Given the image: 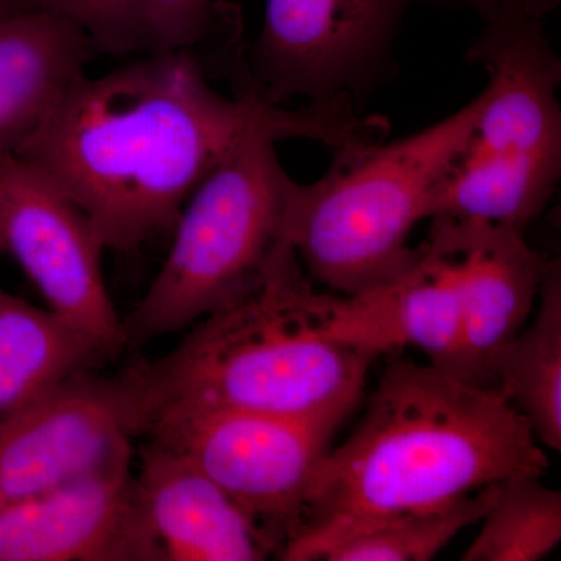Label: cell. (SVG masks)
Here are the masks:
<instances>
[{
	"label": "cell",
	"mask_w": 561,
	"mask_h": 561,
	"mask_svg": "<svg viewBox=\"0 0 561 561\" xmlns=\"http://www.w3.org/2000/svg\"><path fill=\"white\" fill-rule=\"evenodd\" d=\"M500 483L431 511L408 513L343 541L324 561H427L461 530L481 522Z\"/></svg>",
	"instance_id": "cell-19"
},
{
	"label": "cell",
	"mask_w": 561,
	"mask_h": 561,
	"mask_svg": "<svg viewBox=\"0 0 561 561\" xmlns=\"http://www.w3.org/2000/svg\"><path fill=\"white\" fill-rule=\"evenodd\" d=\"M99 54L76 24L31 7L0 22V154L13 153Z\"/></svg>",
	"instance_id": "cell-15"
},
{
	"label": "cell",
	"mask_w": 561,
	"mask_h": 561,
	"mask_svg": "<svg viewBox=\"0 0 561 561\" xmlns=\"http://www.w3.org/2000/svg\"><path fill=\"white\" fill-rule=\"evenodd\" d=\"M537 311L490 364L491 389L529 423L538 443L561 451V273L549 261Z\"/></svg>",
	"instance_id": "cell-17"
},
{
	"label": "cell",
	"mask_w": 561,
	"mask_h": 561,
	"mask_svg": "<svg viewBox=\"0 0 561 561\" xmlns=\"http://www.w3.org/2000/svg\"><path fill=\"white\" fill-rule=\"evenodd\" d=\"M31 7H36L33 5L31 0H0V22L5 20V18L11 16V14L25 9H31Z\"/></svg>",
	"instance_id": "cell-23"
},
{
	"label": "cell",
	"mask_w": 561,
	"mask_h": 561,
	"mask_svg": "<svg viewBox=\"0 0 561 561\" xmlns=\"http://www.w3.org/2000/svg\"><path fill=\"white\" fill-rule=\"evenodd\" d=\"M3 250L20 262L51 312L91 335L108 359L128 348L102 275L101 238L83 210L39 169L0 154Z\"/></svg>",
	"instance_id": "cell-10"
},
{
	"label": "cell",
	"mask_w": 561,
	"mask_h": 561,
	"mask_svg": "<svg viewBox=\"0 0 561 561\" xmlns=\"http://www.w3.org/2000/svg\"><path fill=\"white\" fill-rule=\"evenodd\" d=\"M162 561H262L279 545L208 476L147 438L135 474Z\"/></svg>",
	"instance_id": "cell-14"
},
{
	"label": "cell",
	"mask_w": 561,
	"mask_h": 561,
	"mask_svg": "<svg viewBox=\"0 0 561 561\" xmlns=\"http://www.w3.org/2000/svg\"><path fill=\"white\" fill-rule=\"evenodd\" d=\"M105 359L87 332L0 287V423Z\"/></svg>",
	"instance_id": "cell-16"
},
{
	"label": "cell",
	"mask_w": 561,
	"mask_h": 561,
	"mask_svg": "<svg viewBox=\"0 0 561 561\" xmlns=\"http://www.w3.org/2000/svg\"><path fill=\"white\" fill-rule=\"evenodd\" d=\"M323 294L284 241L260 278L214 309L154 360L121 373L139 435L176 408L234 409L337 430L359 401L375 357L332 337Z\"/></svg>",
	"instance_id": "cell-3"
},
{
	"label": "cell",
	"mask_w": 561,
	"mask_h": 561,
	"mask_svg": "<svg viewBox=\"0 0 561 561\" xmlns=\"http://www.w3.org/2000/svg\"><path fill=\"white\" fill-rule=\"evenodd\" d=\"M261 131L335 151L370 140L375 122L346 103L284 108L251 88L228 98L197 51H157L81 77L13 154L83 210L105 249L131 251L172 232L203 179Z\"/></svg>",
	"instance_id": "cell-1"
},
{
	"label": "cell",
	"mask_w": 561,
	"mask_h": 561,
	"mask_svg": "<svg viewBox=\"0 0 561 561\" xmlns=\"http://www.w3.org/2000/svg\"><path fill=\"white\" fill-rule=\"evenodd\" d=\"M416 260L397 278L356 295L323 294L324 330L378 357L419 350L451 375L460 346L459 271L448 232L431 219Z\"/></svg>",
	"instance_id": "cell-11"
},
{
	"label": "cell",
	"mask_w": 561,
	"mask_h": 561,
	"mask_svg": "<svg viewBox=\"0 0 561 561\" xmlns=\"http://www.w3.org/2000/svg\"><path fill=\"white\" fill-rule=\"evenodd\" d=\"M541 478L516 474L500 483L461 561H537L560 545L561 494Z\"/></svg>",
	"instance_id": "cell-18"
},
{
	"label": "cell",
	"mask_w": 561,
	"mask_h": 561,
	"mask_svg": "<svg viewBox=\"0 0 561 561\" xmlns=\"http://www.w3.org/2000/svg\"><path fill=\"white\" fill-rule=\"evenodd\" d=\"M546 468L529 423L500 391L432 364L390 362L357 430L321 460L278 559L324 560L373 526Z\"/></svg>",
	"instance_id": "cell-2"
},
{
	"label": "cell",
	"mask_w": 561,
	"mask_h": 561,
	"mask_svg": "<svg viewBox=\"0 0 561 561\" xmlns=\"http://www.w3.org/2000/svg\"><path fill=\"white\" fill-rule=\"evenodd\" d=\"M460 0H267L247 58L251 88L265 102L350 103L357 111L393 77L394 43L415 7Z\"/></svg>",
	"instance_id": "cell-7"
},
{
	"label": "cell",
	"mask_w": 561,
	"mask_h": 561,
	"mask_svg": "<svg viewBox=\"0 0 561 561\" xmlns=\"http://www.w3.org/2000/svg\"><path fill=\"white\" fill-rule=\"evenodd\" d=\"M0 561H162L133 471L0 508Z\"/></svg>",
	"instance_id": "cell-12"
},
{
	"label": "cell",
	"mask_w": 561,
	"mask_h": 561,
	"mask_svg": "<svg viewBox=\"0 0 561 561\" xmlns=\"http://www.w3.org/2000/svg\"><path fill=\"white\" fill-rule=\"evenodd\" d=\"M278 140L254 133L192 192L161 271L122 319L127 346L191 328L260 278L287 241L297 181L276 157Z\"/></svg>",
	"instance_id": "cell-6"
},
{
	"label": "cell",
	"mask_w": 561,
	"mask_h": 561,
	"mask_svg": "<svg viewBox=\"0 0 561 561\" xmlns=\"http://www.w3.org/2000/svg\"><path fill=\"white\" fill-rule=\"evenodd\" d=\"M150 51L195 50L224 27L231 9L214 0H140Z\"/></svg>",
	"instance_id": "cell-21"
},
{
	"label": "cell",
	"mask_w": 561,
	"mask_h": 561,
	"mask_svg": "<svg viewBox=\"0 0 561 561\" xmlns=\"http://www.w3.org/2000/svg\"><path fill=\"white\" fill-rule=\"evenodd\" d=\"M139 435L122 376H70L0 423V508L72 483L130 471Z\"/></svg>",
	"instance_id": "cell-9"
},
{
	"label": "cell",
	"mask_w": 561,
	"mask_h": 561,
	"mask_svg": "<svg viewBox=\"0 0 561 561\" xmlns=\"http://www.w3.org/2000/svg\"><path fill=\"white\" fill-rule=\"evenodd\" d=\"M483 95L393 142L343 151L327 175L297 183L286 239L312 283L356 295L397 278L416 260L415 225L431 219L443 181L459 160Z\"/></svg>",
	"instance_id": "cell-4"
},
{
	"label": "cell",
	"mask_w": 561,
	"mask_h": 561,
	"mask_svg": "<svg viewBox=\"0 0 561 561\" xmlns=\"http://www.w3.org/2000/svg\"><path fill=\"white\" fill-rule=\"evenodd\" d=\"M76 24L95 49L125 55L150 51L140 0H31Z\"/></svg>",
	"instance_id": "cell-20"
},
{
	"label": "cell",
	"mask_w": 561,
	"mask_h": 561,
	"mask_svg": "<svg viewBox=\"0 0 561 561\" xmlns=\"http://www.w3.org/2000/svg\"><path fill=\"white\" fill-rule=\"evenodd\" d=\"M560 0H497L467 60L489 76L474 130L435 197L432 217L526 230L561 173V62L548 35ZM431 217V219H432Z\"/></svg>",
	"instance_id": "cell-5"
},
{
	"label": "cell",
	"mask_w": 561,
	"mask_h": 561,
	"mask_svg": "<svg viewBox=\"0 0 561 561\" xmlns=\"http://www.w3.org/2000/svg\"><path fill=\"white\" fill-rule=\"evenodd\" d=\"M334 432L267 413L176 408L151 416L140 435L208 476L278 541L280 553L300 529Z\"/></svg>",
	"instance_id": "cell-8"
},
{
	"label": "cell",
	"mask_w": 561,
	"mask_h": 561,
	"mask_svg": "<svg viewBox=\"0 0 561 561\" xmlns=\"http://www.w3.org/2000/svg\"><path fill=\"white\" fill-rule=\"evenodd\" d=\"M460 2L470 7L483 22L489 20L491 14L494 13V10H496L497 0H460Z\"/></svg>",
	"instance_id": "cell-22"
},
{
	"label": "cell",
	"mask_w": 561,
	"mask_h": 561,
	"mask_svg": "<svg viewBox=\"0 0 561 561\" xmlns=\"http://www.w3.org/2000/svg\"><path fill=\"white\" fill-rule=\"evenodd\" d=\"M448 232L459 271L460 346L453 376L491 389L497 351L529 323L548 262L523 230L437 216Z\"/></svg>",
	"instance_id": "cell-13"
}]
</instances>
